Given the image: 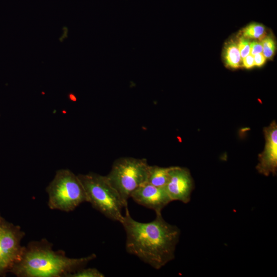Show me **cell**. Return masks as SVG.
Segmentation results:
<instances>
[{
  "mask_svg": "<svg viewBox=\"0 0 277 277\" xmlns=\"http://www.w3.org/2000/svg\"><path fill=\"white\" fill-rule=\"evenodd\" d=\"M121 223L126 234V250L155 269H160L175 258L181 231L167 223L161 212L154 220L142 223L134 220L127 206Z\"/></svg>",
  "mask_w": 277,
  "mask_h": 277,
  "instance_id": "obj_1",
  "label": "cell"
},
{
  "mask_svg": "<svg viewBox=\"0 0 277 277\" xmlns=\"http://www.w3.org/2000/svg\"><path fill=\"white\" fill-rule=\"evenodd\" d=\"M96 258L95 253L80 258L67 257L64 250H54L52 244L44 238L24 247L20 260L10 272L17 277H68Z\"/></svg>",
  "mask_w": 277,
  "mask_h": 277,
  "instance_id": "obj_2",
  "label": "cell"
},
{
  "mask_svg": "<svg viewBox=\"0 0 277 277\" xmlns=\"http://www.w3.org/2000/svg\"><path fill=\"white\" fill-rule=\"evenodd\" d=\"M77 175L85 189L87 202L107 218L121 223L125 206L106 176L93 172Z\"/></svg>",
  "mask_w": 277,
  "mask_h": 277,
  "instance_id": "obj_3",
  "label": "cell"
},
{
  "mask_svg": "<svg viewBox=\"0 0 277 277\" xmlns=\"http://www.w3.org/2000/svg\"><path fill=\"white\" fill-rule=\"evenodd\" d=\"M48 206L50 209L66 212L87 202L85 189L78 175L67 169H61L46 187Z\"/></svg>",
  "mask_w": 277,
  "mask_h": 277,
  "instance_id": "obj_4",
  "label": "cell"
},
{
  "mask_svg": "<svg viewBox=\"0 0 277 277\" xmlns=\"http://www.w3.org/2000/svg\"><path fill=\"white\" fill-rule=\"evenodd\" d=\"M149 165L147 160L123 157L116 160L106 175L125 207L131 193L146 181Z\"/></svg>",
  "mask_w": 277,
  "mask_h": 277,
  "instance_id": "obj_5",
  "label": "cell"
},
{
  "mask_svg": "<svg viewBox=\"0 0 277 277\" xmlns=\"http://www.w3.org/2000/svg\"><path fill=\"white\" fill-rule=\"evenodd\" d=\"M25 232L18 225L7 221L0 214V276H5L20 260Z\"/></svg>",
  "mask_w": 277,
  "mask_h": 277,
  "instance_id": "obj_6",
  "label": "cell"
},
{
  "mask_svg": "<svg viewBox=\"0 0 277 277\" xmlns=\"http://www.w3.org/2000/svg\"><path fill=\"white\" fill-rule=\"evenodd\" d=\"M194 184L189 171L185 168L172 166L169 171V181L165 187L172 201L188 203L191 199Z\"/></svg>",
  "mask_w": 277,
  "mask_h": 277,
  "instance_id": "obj_7",
  "label": "cell"
},
{
  "mask_svg": "<svg viewBox=\"0 0 277 277\" xmlns=\"http://www.w3.org/2000/svg\"><path fill=\"white\" fill-rule=\"evenodd\" d=\"M134 201L142 206L153 210L156 213L172 202L165 187H159L145 183L131 194Z\"/></svg>",
  "mask_w": 277,
  "mask_h": 277,
  "instance_id": "obj_8",
  "label": "cell"
},
{
  "mask_svg": "<svg viewBox=\"0 0 277 277\" xmlns=\"http://www.w3.org/2000/svg\"><path fill=\"white\" fill-rule=\"evenodd\" d=\"M265 146L264 151L259 155V163L256 169L265 176L270 173L275 175L277 169V125L275 121L264 129Z\"/></svg>",
  "mask_w": 277,
  "mask_h": 277,
  "instance_id": "obj_9",
  "label": "cell"
},
{
  "mask_svg": "<svg viewBox=\"0 0 277 277\" xmlns=\"http://www.w3.org/2000/svg\"><path fill=\"white\" fill-rule=\"evenodd\" d=\"M171 167L149 165L145 183L156 187H165L169 181Z\"/></svg>",
  "mask_w": 277,
  "mask_h": 277,
  "instance_id": "obj_10",
  "label": "cell"
},
{
  "mask_svg": "<svg viewBox=\"0 0 277 277\" xmlns=\"http://www.w3.org/2000/svg\"><path fill=\"white\" fill-rule=\"evenodd\" d=\"M226 64L230 67L237 68L240 66L241 56L238 45L234 42L229 43L225 52Z\"/></svg>",
  "mask_w": 277,
  "mask_h": 277,
  "instance_id": "obj_11",
  "label": "cell"
},
{
  "mask_svg": "<svg viewBox=\"0 0 277 277\" xmlns=\"http://www.w3.org/2000/svg\"><path fill=\"white\" fill-rule=\"evenodd\" d=\"M265 32L264 27L259 24H252L245 28L243 30L244 37L247 38H259Z\"/></svg>",
  "mask_w": 277,
  "mask_h": 277,
  "instance_id": "obj_12",
  "label": "cell"
},
{
  "mask_svg": "<svg viewBox=\"0 0 277 277\" xmlns=\"http://www.w3.org/2000/svg\"><path fill=\"white\" fill-rule=\"evenodd\" d=\"M105 275L95 268L83 267L69 274L68 277H104Z\"/></svg>",
  "mask_w": 277,
  "mask_h": 277,
  "instance_id": "obj_13",
  "label": "cell"
},
{
  "mask_svg": "<svg viewBox=\"0 0 277 277\" xmlns=\"http://www.w3.org/2000/svg\"><path fill=\"white\" fill-rule=\"evenodd\" d=\"M263 47L262 53L266 58L271 57L275 50V44L270 37H267L261 42Z\"/></svg>",
  "mask_w": 277,
  "mask_h": 277,
  "instance_id": "obj_14",
  "label": "cell"
},
{
  "mask_svg": "<svg viewBox=\"0 0 277 277\" xmlns=\"http://www.w3.org/2000/svg\"><path fill=\"white\" fill-rule=\"evenodd\" d=\"M238 46L242 58L250 54V42L246 38L244 37L241 38Z\"/></svg>",
  "mask_w": 277,
  "mask_h": 277,
  "instance_id": "obj_15",
  "label": "cell"
},
{
  "mask_svg": "<svg viewBox=\"0 0 277 277\" xmlns=\"http://www.w3.org/2000/svg\"><path fill=\"white\" fill-rule=\"evenodd\" d=\"M263 47L261 43L253 41L250 42V54L252 56L255 54L262 53Z\"/></svg>",
  "mask_w": 277,
  "mask_h": 277,
  "instance_id": "obj_16",
  "label": "cell"
},
{
  "mask_svg": "<svg viewBox=\"0 0 277 277\" xmlns=\"http://www.w3.org/2000/svg\"><path fill=\"white\" fill-rule=\"evenodd\" d=\"M242 59L243 64L245 68L249 69L254 66L253 56L250 54Z\"/></svg>",
  "mask_w": 277,
  "mask_h": 277,
  "instance_id": "obj_17",
  "label": "cell"
},
{
  "mask_svg": "<svg viewBox=\"0 0 277 277\" xmlns=\"http://www.w3.org/2000/svg\"><path fill=\"white\" fill-rule=\"evenodd\" d=\"M253 56L254 66H262L266 62V58L262 53L255 54Z\"/></svg>",
  "mask_w": 277,
  "mask_h": 277,
  "instance_id": "obj_18",
  "label": "cell"
}]
</instances>
